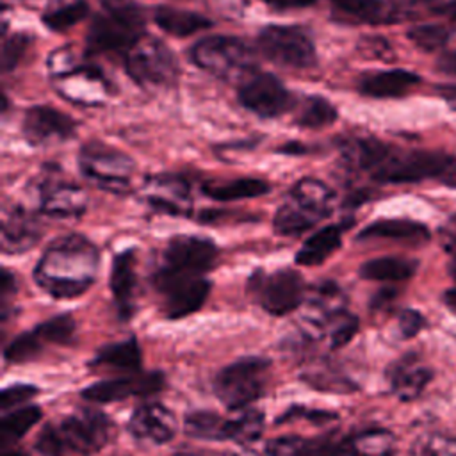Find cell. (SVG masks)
Masks as SVG:
<instances>
[{"instance_id": "30bf717a", "label": "cell", "mask_w": 456, "mask_h": 456, "mask_svg": "<svg viewBox=\"0 0 456 456\" xmlns=\"http://www.w3.org/2000/svg\"><path fill=\"white\" fill-rule=\"evenodd\" d=\"M128 75L139 84L169 86L178 75V62L159 39L142 36L125 55Z\"/></svg>"}, {"instance_id": "f35d334b", "label": "cell", "mask_w": 456, "mask_h": 456, "mask_svg": "<svg viewBox=\"0 0 456 456\" xmlns=\"http://www.w3.org/2000/svg\"><path fill=\"white\" fill-rule=\"evenodd\" d=\"M358 331V319L349 314V312H340L328 326H326V335H328V342L331 349H338L342 346H346L354 333Z\"/></svg>"}, {"instance_id": "603a6c76", "label": "cell", "mask_w": 456, "mask_h": 456, "mask_svg": "<svg viewBox=\"0 0 456 456\" xmlns=\"http://www.w3.org/2000/svg\"><path fill=\"white\" fill-rule=\"evenodd\" d=\"M41 207L50 216H77L84 210L82 191L75 183L50 182L41 187Z\"/></svg>"}, {"instance_id": "7bdbcfd3", "label": "cell", "mask_w": 456, "mask_h": 456, "mask_svg": "<svg viewBox=\"0 0 456 456\" xmlns=\"http://www.w3.org/2000/svg\"><path fill=\"white\" fill-rule=\"evenodd\" d=\"M37 394V388L32 385H11L0 394V410L7 413L9 410L20 408L23 403L32 399Z\"/></svg>"}, {"instance_id": "e0dca14e", "label": "cell", "mask_w": 456, "mask_h": 456, "mask_svg": "<svg viewBox=\"0 0 456 456\" xmlns=\"http://www.w3.org/2000/svg\"><path fill=\"white\" fill-rule=\"evenodd\" d=\"M388 383L401 401L417 399L433 378V370L417 354H404L388 369Z\"/></svg>"}, {"instance_id": "4316f807", "label": "cell", "mask_w": 456, "mask_h": 456, "mask_svg": "<svg viewBox=\"0 0 456 456\" xmlns=\"http://www.w3.org/2000/svg\"><path fill=\"white\" fill-rule=\"evenodd\" d=\"M395 436L387 429H365L342 442V456H394Z\"/></svg>"}, {"instance_id": "8992f818", "label": "cell", "mask_w": 456, "mask_h": 456, "mask_svg": "<svg viewBox=\"0 0 456 456\" xmlns=\"http://www.w3.org/2000/svg\"><path fill=\"white\" fill-rule=\"evenodd\" d=\"M191 59L205 71L226 78L233 73L242 77L255 69L251 48L233 36H208L200 39L192 50Z\"/></svg>"}, {"instance_id": "f546056e", "label": "cell", "mask_w": 456, "mask_h": 456, "mask_svg": "<svg viewBox=\"0 0 456 456\" xmlns=\"http://www.w3.org/2000/svg\"><path fill=\"white\" fill-rule=\"evenodd\" d=\"M417 269V262L401 256H381L367 260L360 267V276L374 281H401L408 280Z\"/></svg>"}, {"instance_id": "7402d4cb", "label": "cell", "mask_w": 456, "mask_h": 456, "mask_svg": "<svg viewBox=\"0 0 456 456\" xmlns=\"http://www.w3.org/2000/svg\"><path fill=\"white\" fill-rule=\"evenodd\" d=\"M37 237L39 228L20 207L11 208V214L4 217L2 248L5 253H21L34 246Z\"/></svg>"}, {"instance_id": "5b68a950", "label": "cell", "mask_w": 456, "mask_h": 456, "mask_svg": "<svg viewBox=\"0 0 456 456\" xmlns=\"http://www.w3.org/2000/svg\"><path fill=\"white\" fill-rule=\"evenodd\" d=\"M269 362L256 356L240 358L226 365L214 379L217 399L230 410H242L258 399L267 383Z\"/></svg>"}, {"instance_id": "ffe728a7", "label": "cell", "mask_w": 456, "mask_h": 456, "mask_svg": "<svg viewBox=\"0 0 456 456\" xmlns=\"http://www.w3.org/2000/svg\"><path fill=\"white\" fill-rule=\"evenodd\" d=\"M420 82L417 73L406 69H387L367 73L358 80V89L362 94L372 98H397L406 94Z\"/></svg>"}, {"instance_id": "11a10c76", "label": "cell", "mask_w": 456, "mask_h": 456, "mask_svg": "<svg viewBox=\"0 0 456 456\" xmlns=\"http://www.w3.org/2000/svg\"><path fill=\"white\" fill-rule=\"evenodd\" d=\"M278 151L287 153V155H303V153H306L308 150H306V146L301 144V142H289V144L281 146Z\"/></svg>"}, {"instance_id": "7c38bea8", "label": "cell", "mask_w": 456, "mask_h": 456, "mask_svg": "<svg viewBox=\"0 0 456 456\" xmlns=\"http://www.w3.org/2000/svg\"><path fill=\"white\" fill-rule=\"evenodd\" d=\"M66 451L89 456L105 447L110 436V420L98 410H80L57 424Z\"/></svg>"}, {"instance_id": "816d5d0a", "label": "cell", "mask_w": 456, "mask_h": 456, "mask_svg": "<svg viewBox=\"0 0 456 456\" xmlns=\"http://www.w3.org/2000/svg\"><path fill=\"white\" fill-rule=\"evenodd\" d=\"M444 244L451 255L456 253V216L449 219L447 228L444 230Z\"/></svg>"}, {"instance_id": "f1b7e54d", "label": "cell", "mask_w": 456, "mask_h": 456, "mask_svg": "<svg viewBox=\"0 0 456 456\" xmlns=\"http://www.w3.org/2000/svg\"><path fill=\"white\" fill-rule=\"evenodd\" d=\"M201 189L205 196L216 201H233L262 196L269 191V183L260 178H233L228 182H207Z\"/></svg>"}, {"instance_id": "44dd1931", "label": "cell", "mask_w": 456, "mask_h": 456, "mask_svg": "<svg viewBox=\"0 0 456 456\" xmlns=\"http://www.w3.org/2000/svg\"><path fill=\"white\" fill-rule=\"evenodd\" d=\"M299 378L312 388L330 394H346L354 390V383L328 358H314L301 369Z\"/></svg>"}, {"instance_id": "ab89813d", "label": "cell", "mask_w": 456, "mask_h": 456, "mask_svg": "<svg viewBox=\"0 0 456 456\" xmlns=\"http://www.w3.org/2000/svg\"><path fill=\"white\" fill-rule=\"evenodd\" d=\"M41 346H43V340L37 337L36 331L21 333L5 347L4 356L7 362H14V363L27 362L39 354Z\"/></svg>"}, {"instance_id": "d590c367", "label": "cell", "mask_w": 456, "mask_h": 456, "mask_svg": "<svg viewBox=\"0 0 456 456\" xmlns=\"http://www.w3.org/2000/svg\"><path fill=\"white\" fill-rule=\"evenodd\" d=\"M89 14V5L86 0H73L66 5L52 9L43 14V23L55 32H62L78 21H82Z\"/></svg>"}, {"instance_id": "ba28073f", "label": "cell", "mask_w": 456, "mask_h": 456, "mask_svg": "<svg viewBox=\"0 0 456 456\" xmlns=\"http://www.w3.org/2000/svg\"><path fill=\"white\" fill-rule=\"evenodd\" d=\"M153 285L162 296V308L167 317H185L201 308L208 292L210 281L203 276H191L159 267L153 274Z\"/></svg>"}, {"instance_id": "7dc6e473", "label": "cell", "mask_w": 456, "mask_h": 456, "mask_svg": "<svg viewBox=\"0 0 456 456\" xmlns=\"http://www.w3.org/2000/svg\"><path fill=\"white\" fill-rule=\"evenodd\" d=\"M290 417H303V419H310L314 420L315 424H321V422H326V420H331L335 419V413L331 411H324V410H306V408H296V410H290L283 415V419H290Z\"/></svg>"}, {"instance_id": "cb8c5ba5", "label": "cell", "mask_w": 456, "mask_h": 456, "mask_svg": "<svg viewBox=\"0 0 456 456\" xmlns=\"http://www.w3.org/2000/svg\"><path fill=\"white\" fill-rule=\"evenodd\" d=\"M333 11L354 23H390L397 21L394 7L383 0H330Z\"/></svg>"}, {"instance_id": "f5cc1de1", "label": "cell", "mask_w": 456, "mask_h": 456, "mask_svg": "<svg viewBox=\"0 0 456 456\" xmlns=\"http://www.w3.org/2000/svg\"><path fill=\"white\" fill-rule=\"evenodd\" d=\"M267 5L278 7V9H294V7H306L312 5L315 0H262Z\"/></svg>"}, {"instance_id": "52a82bcc", "label": "cell", "mask_w": 456, "mask_h": 456, "mask_svg": "<svg viewBox=\"0 0 456 456\" xmlns=\"http://www.w3.org/2000/svg\"><path fill=\"white\" fill-rule=\"evenodd\" d=\"M256 43L260 53L278 66L310 68L315 64V46L303 28L269 25L260 30Z\"/></svg>"}, {"instance_id": "bcb514c9", "label": "cell", "mask_w": 456, "mask_h": 456, "mask_svg": "<svg viewBox=\"0 0 456 456\" xmlns=\"http://www.w3.org/2000/svg\"><path fill=\"white\" fill-rule=\"evenodd\" d=\"M424 324H426L424 317L415 310H404L399 315V333L404 338L415 337L424 328Z\"/></svg>"}, {"instance_id": "b9f144b4", "label": "cell", "mask_w": 456, "mask_h": 456, "mask_svg": "<svg viewBox=\"0 0 456 456\" xmlns=\"http://www.w3.org/2000/svg\"><path fill=\"white\" fill-rule=\"evenodd\" d=\"M30 45V36L25 32L12 34L4 39L2 46V71L7 73L18 66L21 57L25 55L27 48Z\"/></svg>"}, {"instance_id": "1f68e13d", "label": "cell", "mask_w": 456, "mask_h": 456, "mask_svg": "<svg viewBox=\"0 0 456 456\" xmlns=\"http://www.w3.org/2000/svg\"><path fill=\"white\" fill-rule=\"evenodd\" d=\"M183 429L192 438L228 440L230 419L219 417L212 411H192L185 417Z\"/></svg>"}, {"instance_id": "94428289", "label": "cell", "mask_w": 456, "mask_h": 456, "mask_svg": "<svg viewBox=\"0 0 456 456\" xmlns=\"http://www.w3.org/2000/svg\"><path fill=\"white\" fill-rule=\"evenodd\" d=\"M173 456H194V454H173Z\"/></svg>"}, {"instance_id": "9c48e42d", "label": "cell", "mask_w": 456, "mask_h": 456, "mask_svg": "<svg viewBox=\"0 0 456 456\" xmlns=\"http://www.w3.org/2000/svg\"><path fill=\"white\" fill-rule=\"evenodd\" d=\"M249 292L271 315H285L296 310L305 299V283L299 273L280 269L271 274L255 273L249 280Z\"/></svg>"}, {"instance_id": "277c9868", "label": "cell", "mask_w": 456, "mask_h": 456, "mask_svg": "<svg viewBox=\"0 0 456 456\" xmlns=\"http://www.w3.org/2000/svg\"><path fill=\"white\" fill-rule=\"evenodd\" d=\"M331 191L315 178L299 180L274 216V232L299 235L326 217L331 208Z\"/></svg>"}, {"instance_id": "7a4b0ae2", "label": "cell", "mask_w": 456, "mask_h": 456, "mask_svg": "<svg viewBox=\"0 0 456 456\" xmlns=\"http://www.w3.org/2000/svg\"><path fill=\"white\" fill-rule=\"evenodd\" d=\"M100 255L96 246L82 235H64L53 240L36 265L37 285L57 299L84 294L94 281Z\"/></svg>"}, {"instance_id": "8fae6325", "label": "cell", "mask_w": 456, "mask_h": 456, "mask_svg": "<svg viewBox=\"0 0 456 456\" xmlns=\"http://www.w3.org/2000/svg\"><path fill=\"white\" fill-rule=\"evenodd\" d=\"M237 96L244 109L260 118L281 116L294 103V96L280 82V78L256 69L240 78Z\"/></svg>"}, {"instance_id": "83f0119b", "label": "cell", "mask_w": 456, "mask_h": 456, "mask_svg": "<svg viewBox=\"0 0 456 456\" xmlns=\"http://www.w3.org/2000/svg\"><path fill=\"white\" fill-rule=\"evenodd\" d=\"M429 237V232L424 224L410 219H379L374 221L372 224L365 226L358 240H367V239H392V240H426Z\"/></svg>"}, {"instance_id": "91938a15", "label": "cell", "mask_w": 456, "mask_h": 456, "mask_svg": "<svg viewBox=\"0 0 456 456\" xmlns=\"http://www.w3.org/2000/svg\"><path fill=\"white\" fill-rule=\"evenodd\" d=\"M449 273H451V276L456 280V253H452V260H451V264H449Z\"/></svg>"}, {"instance_id": "681fc988", "label": "cell", "mask_w": 456, "mask_h": 456, "mask_svg": "<svg viewBox=\"0 0 456 456\" xmlns=\"http://www.w3.org/2000/svg\"><path fill=\"white\" fill-rule=\"evenodd\" d=\"M14 290H16V287H14V276H12L7 269H4V271H2V278H0V297H2L4 306H5L7 299H9V296L14 294Z\"/></svg>"}, {"instance_id": "836d02e7", "label": "cell", "mask_w": 456, "mask_h": 456, "mask_svg": "<svg viewBox=\"0 0 456 456\" xmlns=\"http://www.w3.org/2000/svg\"><path fill=\"white\" fill-rule=\"evenodd\" d=\"M337 118L335 107L322 96H308L299 105L296 123L303 128H322L331 125Z\"/></svg>"}, {"instance_id": "2e32d148", "label": "cell", "mask_w": 456, "mask_h": 456, "mask_svg": "<svg viewBox=\"0 0 456 456\" xmlns=\"http://www.w3.org/2000/svg\"><path fill=\"white\" fill-rule=\"evenodd\" d=\"M164 376L160 372L134 374L118 379H105L91 385L82 392V397L91 403H112L128 395H150L162 388Z\"/></svg>"}, {"instance_id": "c3c4849f", "label": "cell", "mask_w": 456, "mask_h": 456, "mask_svg": "<svg viewBox=\"0 0 456 456\" xmlns=\"http://www.w3.org/2000/svg\"><path fill=\"white\" fill-rule=\"evenodd\" d=\"M436 68L445 73V75H451V77H456V50H445L438 62H436Z\"/></svg>"}, {"instance_id": "9a60e30c", "label": "cell", "mask_w": 456, "mask_h": 456, "mask_svg": "<svg viewBox=\"0 0 456 456\" xmlns=\"http://www.w3.org/2000/svg\"><path fill=\"white\" fill-rule=\"evenodd\" d=\"M21 130L30 144L39 146L69 139L77 130V121L48 105H36L25 112Z\"/></svg>"}, {"instance_id": "4dcf8cb0", "label": "cell", "mask_w": 456, "mask_h": 456, "mask_svg": "<svg viewBox=\"0 0 456 456\" xmlns=\"http://www.w3.org/2000/svg\"><path fill=\"white\" fill-rule=\"evenodd\" d=\"M93 365L137 372L141 367V349L134 338L109 344L98 351Z\"/></svg>"}, {"instance_id": "60d3db41", "label": "cell", "mask_w": 456, "mask_h": 456, "mask_svg": "<svg viewBox=\"0 0 456 456\" xmlns=\"http://www.w3.org/2000/svg\"><path fill=\"white\" fill-rule=\"evenodd\" d=\"M413 456H456V438L431 433L417 440Z\"/></svg>"}, {"instance_id": "9f6ffc18", "label": "cell", "mask_w": 456, "mask_h": 456, "mask_svg": "<svg viewBox=\"0 0 456 456\" xmlns=\"http://www.w3.org/2000/svg\"><path fill=\"white\" fill-rule=\"evenodd\" d=\"M444 301H445V305L456 314V289L447 290V292L444 294Z\"/></svg>"}, {"instance_id": "6f0895ef", "label": "cell", "mask_w": 456, "mask_h": 456, "mask_svg": "<svg viewBox=\"0 0 456 456\" xmlns=\"http://www.w3.org/2000/svg\"><path fill=\"white\" fill-rule=\"evenodd\" d=\"M444 91H445L447 102L456 109V86L454 87H444Z\"/></svg>"}, {"instance_id": "6da1fadb", "label": "cell", "mask_w": 456, "mask_h": 456, "mask_svg": "<svg viewBox=\"0 0 456 456\" xmlns=\"http://www.w3.org/2000/svg\"><path fill=\"white\" fill-rule=\"evenodd\" d=\"M347 153L356 167L385 183L438 180L456 187V157L438 150H399L376 139H356Z\"/></svg>"}, {"instance_id": "74e56055", "label": "cell", "mask_w": 456, "mask_h": 456, "mask_svg": "<svg viewBox=\"0 0 456 456\" xmlns=\"http://www.w3.org/2000/svg\"><path fill=\"white\" fill-rule=\"evenodd\" d=\"M408 39L424 52H435L451 39V28L445 25H417L408 30Z\"/></svg>"}, {"instance_id": "e575fe53", "label": "cell", "mask_w": 456, "mask_h": 456, "mask_svg": "<svg viewBox=\"0 0 456 456\" xmlns=\"http://www.w3.org/2000/svg\"><path fill=\"white\" fill-rule=\"evenodd\" d=\"M264 431V415L253 408H242L239 415L230 419L228 440L237 444H248L260 438Z\"/></svg>"}, {"instance_id": "8d00e7d4", "label": "cell", "mask_w": 456, "mask_h": 456, "mask_svg": "<svg viewBox=\"0 0 456 456\" xmlns=\"http://www.w3.org/2000/svg\"><path fill=\"white\" fill-rule=\"evenodd\" d=\"M75 321L71 315H57L41 322L34 331L43 342L71 344L75 338Z\"/></svg>"}, {"instance_id": "d6986e66", "label": "cell", "mask_w": 456, "mask_h": 456, "mask_svg": "<svg viewBox=\"0 0 456 456\" xmlns=\"http://www.w3.org/2000/svg\"><path fill=\"white\" fill-rule=\"evenodd\" d=\"M135 264H137V258L134 249H125L118 253L112 260L110 290L114 296L116 308L123 319H128L134 312L135 289H137Z\"/></svg>"}, {"instance_id": "5bb4252c", "label": "cell", "mask_w": 456, "mask_h": 456, "mask_svg": "<svg viewBox=\"0 0 456 456\" xmlns=\"http://www.w3.org/2000/svg\"><path fill=\"white\" fill-rule=\"evenodd\" d=\"M217 260V246L200 235H176L164 249L162 265L167 271L203 276Z\"/></svg>"}, {"instance_id": "db71d44e", "label": "cell", "mask_w": 456, "mask_h": 456, "mask_svg": "<svg viewBox=\"0 0 456 456\" xmlns=\"http://www.w3.org/2000/svg\"><path fill=\"white\" fill-rule=\"evenodd\" d=\"M433 12L440 14V16H447L449 20H456V0H451V2H445L442 5L433 7Z\"/></svg>"}, {"instance_id": "3957f363", "label": "cell", "mask_w": 456, "mask_h": 456, "mask_svg": "<svg viewBox=\"0 0 456 456\" xmlns=\"http://www.w3.org/2000/svg\"><path fill=\"white\" fill-rule=\"evenodd\" d=\"M144 14L134 0H102L98 12L87 30L86 46L89 55L123 53L126 55L142 37Z\"/></svg>"}, {"instance_id": "680465c9", "label": "cell", "mask_w": 456, "mask_h": 456, "mask_svg": "<svg viewBox=\"0 0 456 456\" xmlns=\"http://www.w3.org/2000/svg\"><path fill=\"white\" fill-rule=\"evenodd\" d=\"M2 456H27V454L23 451H20V449H4Z\"/></svg>"}, {"instance_id": "d4e9b609", "label": "cell", "mask_w": 456, "mask_h": 456, "mask_svg": "<svg viewBox=\"0 0 456 456\" xmlns=\"http://www.w3.org/2000/svg\"><path fill=\"white\" fill-rule=\"evenodd\" d=\"M153 18H155V23L164 32L176 36V37H185V36H191V34H196L200 30L212 27V21L200 12L182 11V9H175L169 5L157 7L153 11Z\"/></svg>"}, {"instance_id": "f6af8a7d", "label": "cell", "mask_w": 456, "mask_h": 456, "mask_svg": "<svg viewBox=\"0 0 456 456\" xmlns=\"http://www.w3.org/2000/svg\"><path fill=\"white\" fill-rule=\"evenodd\" d=\"M36 449L45 456H64L68 452L59 436L57 426H53V424H48L41 431V435L37 436V442H36Z\"/></svg>"}, {"instance_id": "484cf974", "label": "cell", "mask_w": 456, "mask_h": 456, "mask_svg": "<svg viewBox=\"0 0 456 456\" xmlns=\"http://www.w3.org/2000/svg\"><path fill=\"white\" fill-rule=\"evenodd\" d=\"M342 226L340 224H328L310 235L301 249L296 255V262L299 265H319L328 256H331L342 240Z\"/></svg>"}, {"instance_id": "ee69618b", "label": "cell", "mask_w": 456, "mask_h": 456, "mask_svg": "<svg viewBox=\"0 0 456 456\" xmlns=\"http://www.w3.org/2000/svg\"><path fill=\"white\" fill-rule=\"evenodd\" d=\"M306 440L299 436H278L267 444L269 456H305Z\"/></svg>"}, {"instance_id": "d6a6232c", "label": "cell", "mask_w": 456, "mask_h": 456, "mask_svg": "<svg viewBox=\"0 0 456 456\" xmlns=\"http://www.w3.org/2000/svg\"><path fill=\"white\" fill-rule=\"evenodd\" d=\"M39 419H41V410L37 406H21L5 413L0 420L2 451L7 449L12 442L20 440Z\"/></svg>"}, {"instance_id": "4fadbf2b", "label": "cell", "mask_w": 456, "mask_h": 456, "mask_svg": "<svg viewBox=\"0 0 456 456\" xmlns=\"http://www.w3.org/2000/svg\"><path fill=\"white\" fill-rule=\"evenodd\" d=\"M80 169L96 185L123 189L134 169L132 159L103 142H89L80 151Z\"/></svg>"}, {"instance_id": "ac0fdd59", "label": "cell", "mask_w": 456, "mask_h": 456, "mask_svg": "<svg viewBox=\"0 0 456 456\" xmlns=\"http://www.w3.org/2000/svg\"><path fill=\"white\" fill-rule=\"evenodd\" d=\"M128 429L139 440L166 444L175 436L176 420L175 415L162 404L146 403L134 411L128 422Z\"/></svg>"}, {"instance_id": "f907efd6", "label": "cell", "mask_w": 456, "mask_h": 456, "mask_svg": "<svg viewBox=\"0 0 456 456\" xmlns=\"http://www.w3.org/2000/svg\"><path fill=\"white\" fill-rule=\"evenodd\" d=\"M438 0H394V12H395V18L399 20L401 18V9H417V7H424V5H431V4H436Z\"/></svg>"}]
</instances>
